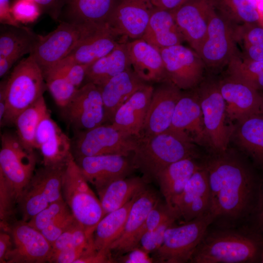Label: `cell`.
I'll use <instances>...</instances> for the list:
<instances>
[{
  "label": "cell",
  "mask_w": 263,
  "mask_h": 263,
  "mask_svg": "<svg viewBox=\"0 0 263 263\" xmlns=\"http://www.w3.org/2000/svg\"><path fill=\"white\" fill-rule=\"evenodd\" d=\"M214 0H188L173 12L185 41L198 54L207 31Z\"/></svg>",
  "instance_id": "21"
},
{
  "label": "cell",
  "mask_w": 263,
  "mask_h": 263,
  "mask_svg": "<svg viewBox=\"0 0 263 263\" xmlns=\"http://www.w3.org/2000/svg\"><path fill=\"white\" fill-rule=\"evenodd\" d=\"M16 203H18V198L13 187L0 172V230L9 232L14 223L12 221Z\"/></svg>",
  "instance_id": "42"
},
{
  "label": "cell",
  "mask_w": 263,
  "mask_h": 263,
  "mask_svg": "<svg viewBox=\"0 0 263 263\" xmlns=\"http://www.w3.org/2000/svg\"><path fill=\"white\" fill-rule=\"evenodd\" d=\"M178 217L175 212L165 203L159 200L150 211L138 236V245L141 237L145 233L151 231L165 221Z\"/></svg>",
  "instance_id": "44"
},
{
  "label": "cell",
  "mask_w": 263,
  "mask_h": 263,
  "mask_svg": "<svg viewBox=\"0 0 263 263\" xmlns=\"http://www.w3.org/2000/svg\"><path fill=\"white\" fill-rule=\"evenodd\" d=\"M90 65L59 62L45 74L56 73L66 77L77 88L84 82L87 71Z\"/></svg>",
  "instance_id": "47"
},
{
  "label": "cell",
  "mask_w": 263,
  "mask_h": 263,
  "mask_svg": "<svg viewBox=\"0 0 263 263\" xmlns=\"http://www.w3.org/2000/svg\"><path fill=\"white\" fill-rule=\"evenodd\" d=\"M147 182L140 177L113 181L97 191L105 215L117 209L145 189Z\"/></svg>",
  "instance_id": "35"
},
{
  "label": "cell",
  "mask_w": 263,
  "mask_h": 263,
  "mask_svg": "<svg viewBox=\"0 0 263 263\" xmlns=\"http://www.w3.org/2000/svg\"><path fill=\"white\" fill-rule=\"evenodd\" d=\"M88 182L71 153L64 168L62 197L76 221L89 233L94 234L105 214L99 199Z\"/></svg>",
  "instance_id": "5"
},
{
  "label": "cell",
  "mask_w": 263,
  "mask_h": 263,
  "mask_svg": "<svg viewBox=\"0 0 263 263\" xmlns=\"http://www.w3.org/2000/svg\"><path fill=\"white\" fill-rule=\"evenodd\" d=\"M195 159L188 158L175 162L162 170L156 177L165 203L171 209L174 200L201 165Z\"/></svg>",
  "instance_id": "33"
},
{
  "label": "cell",
  "mask_w": 263,
  "mask_h": 263,
  "mask_svg": "<svg viewBox=\"0 0 263 263\" xmlns=\"http://www.w3.org/2000/svg\"><path fill=\"white\" fill-rule=\"evenodd\" d=\"M13 247L12 237L9 232L0 230V263H6L7 259Z\"/></svg>",
  "instance_id": "51"
},
{
  "label": "cell",
  "mask_w": 263,
  "mask_h": 263,
  "mask_svg": "<svg viewBox=\"0 0 263 263\" xmlns=\"http://www.w3.org/2000/svg\"><path fill=\"white\" fill-rule=\"evenodd\" d=\"M103 25L61 21L48 34L38 35L30 55L40 66L44 75L66 57L86 38Z\"/></svg>",
  "instance_id": "6"
},
{
  "label": "cell",
  "mask_w": 263,
  "mask_h": 263,
  "mask_svg": "<svg viewBox=\"0 0 263 263\" xmlns=\"http://www.w3.org/2000/svg\"><path fill=\"white\" fill-rule=\"evenodd\" d=\"M44 77L46 87L56 103L61 109L64 108L74 97L78 88L57 73H48Z\"/></svg>",
  "instance_id": "41"
},
{
  "label": "cell",
  "mask_w": 263,
  "mask_h": 263,
  "mask_svg": "<svg viewBox=\"0 0 263 263\" xmlns=\"http://www.w3.org/2000/svg\"><path fill=\"white\" fill-rule=\"evenodd\" d=\"M63 113L74 131L92 129L105 123L103 102L98 87L85 83L64 108Z\"/></svg>",
  "instance_id": "14"
},
{
  "label": "cell",
  "mask_w": 263,
  "mask_h": 263,
  "mask_svg": "<svg viewBox=\"0 0 263 263\" xmlns=\"http://www.w3.org/2000/svg\"><path fill=\"white\" fill-rule=\"evenodd\" d=\"M218 81L229 121L236 122L261 111L260 92L226 72Z\"/></svg>",
  "instance_id": "16"
},
{
  "label": "cell",
  "mask_w": 263,
  "mask_h": 263,
  "mask_svg": "<svg viewBox=\"0 0 263 263\" xmlns=\"http://www.w3.org/2000/svg\"><path fill=\"white\" fill-rule=\"evenodd\" d=\"M146 84L148 83L140 79L132 68L97 86L103 102L105 123L111 124L120 106Z\"/></svg>",
  "instance_id": "28"
},
{
  "label": "cell",
  "mask_w": 263,
  "mask_h": 263,
  "mask_svg": "<svg viewBox=\"0 0 263 263\" xmlns=\"http://www.w3.org/2000/svg\"><path fill=\"white\" fill-rule=\"evenodd\" d=\"M43 96L33 105L23 111L16 118V135L27 149H36L35 137L38 125L48 112Z\"/></svg>",
  "instance_id": "38"
},
{
  "label": "cell",
  "mask_w": 263,
  "mask_h": 263,
  "mask_svg": "<svg viewBox=\"0 0 263 263\" xmlns=\"http://www.w3.org/2000/svg\"><path fill=\"white\" fill-rule=\"evenodd\" d=\"M126 45L132 68L140 79L148 84L167 81L158 49L142 38L128 41Z\"/></svg>",
  "instance_id": "27"
},
{
  "label": "cell",
  "mask_w": 263,
  "mask_h": 263,
  "mask_svg": "<svg viewBox=\"0 0 263 263\" xmlns=\"http://www.w3.org/2000/svg\"><path fill=\"white\" fill-rule=\"evenodd\" d=\"M214 221L209 212L180 225L175 223L166 230L163 242L154 253V261L166 263H184L191 256L205 234L208 226Z\"/></svg>",
  "instance_id": "8"
},
{
  "label": "cell",
  "mask_w": 263,
  "mask_h": 263,
  "mask_svg": "<svg viewBox=\"0 0 263 263\" xmlns=\"http://www.w3.org/2000/svg\"><path fill=\"white\" fill-rule=\"evenodd\" d=\"M128 41L109 25H104L86 38L59 62L90 65L111 52L119 43Z\"/></svg>",
  "instance_id": "26"
},
{
  "label": "cell",
  "mask_w": 263,
  "mask_h": 263,
  "mask_svg": "<svg viewBox=\"0 0 263 263\" xmlns=\"http://www.w3.org/2000/svg\"><path fill=\"white\" fill-rule=\"evenodd\" d=\"M261 94L262 96V106H261V111L263 112V92H261Z\"/></svg>",
  "instance_id": "58"
},
{
  "label": "cell",
  "mask_w": 263,
  "mask_h": 263,
  "mask_svg": "<svg viewBox=\"0 0 263 263\" xmlns=\"http://www.w3.org/2000/svg\"><path fill=\"white\" fill-rule=\"evenodd\" d=\"M239 54L233 56L225 72L250 85L256 77L263 71V61H252L243 59Z\"/></svg>",
  "instance_id": "43"
},
{
  "label": "cell",
  "mask_w": 263,
  "mask_h": 263,
  "mask_svg": "<svg viewBox=\"0 0 263 263\" xmlns=\"http://www.w3.org/2000/svg\"><path fill=\"white\" fill-rule=\"evenodd\" d=\"M241 57L252 61H263V45H251L242 48Z\"/></svg>",
  "instance_id": "53"
},
{
  "label": "cell",
  "mask_w": 263,
  "mask_h": 263,
  "mask_svg": "<svg viewBox=\"0 0 263 263\" xmlns=\"http://www.w3.org/2000/svg\"><path fill=\"white\" fill-rule=\"evenodd\" d=\"M38 35L24 27L9 26L0 36V57L30 53Z\"/></svg>",
  "instance_id": "39"
},
{
  "label": "cell",
  "mask_w": 263,
  "mask_h": 263,
  "mask_svg": "<svg viewBox=\"0 0 263 263\" xmlns=\"http://www.w3.org/2000/svg\"><path fill=\"white\" fill-rule=\"evenodd\" d=\"M127 156L106 154L75 158L84 176L96 190L111 182L127 177L134 169Z\"/></svg>",
  "instance_id": "22"
},
{
  "label": "cell",
  "mask_w": 263,
  "mask_h": 263,
  "mask_svg": "<svg viewBox=\"0 0 263 263\" xmlns=\"http://www.w3.org/2000/svg\"><path fill=\"white\" fill-rule=\"evenodd\" d=\"M69 247H76L86 251L96 249L94 243L93 234L89 233L75 221L52 244V254Z\"/></svg>",
  "instance_id": "40"
},
{
  "label": "cell",
  "mask_w": 263,
  "mask_h": 263,
  "mask_svg": "<svg viewBox=\"0 0 263 263\" xmlns=\"http://www.w3.org/2000/svg\"><path fill=\"white\" fill-rule=\"evenodd\" d=\"M262 234L230 229L206 231L194 251L192 263L260 262L263 250Z\"/></svg>",
  "instance_id": "2"
},
{
  "label": "cell",
  "mask_w": 263,
  "mask_h": 263,
  "mask_svg": "<svg viewBox=\"0 0 263 263\" xmlns=\"http://www.w3.org/2000/svg\"><path fill=\"white\" fill-rule=\"evenodd\" d=\"M33 0V1H34V0Z\"/></svg>",
  "instance_id": "60"
},
{
  "label": "cell",
  "mask_w": 263,
  "mask_h": 263,
  "mask_svg": "<svg viewBox=\"0 0 263 263\" xmlns=\"http://www.w3.org/2000/svg\"><path fill=\"white\" fill-rule=\"evenodd\" d=\"M167 80L181 90L194 89L206 75L203 60L193 49L182 44L159 49Z\"/></svg>",
  "instance_id": "13"
},
{
  "label": "cell",
  "mask_w": 263,
  "mask_h": 263,
  "mask_svg": "<svg viewBox=\"0 0 263 263\" xmlns=\"http://www.w3.org/2000/svg\"><path fill=\"white\" fill-rule=\"evenodd\" d=\"M46 88L43 72L35 59L29 55L20 60L0 85L7 106L2 126L14 124L20 113L43 96Z\"/></svg>",
  "instance_id": "4"
},
{
  "label": "cell",
  "mask_w": 263,
  "mask_h": 263,
  "mask_svg": "<svg viewBox=\"0 0 263 263\" xmlns=\"http://www.w3.org/2000/svg\"><path fill=\"white\" fill-rule=\"evenodd\" d=\"M154 89L148 107L141 137L153 136L170 127L177 104L182 91L166 81Z\"/></svg>",
  "instance_id": "18"
},
{
  "label": "cell",
  "mask_w": 263,
  "mask_h": 263,
  "mask_svg": "<svg viewBox=\"0 0 263 263\" xmlns=\"http://www.w3.org/2000/svg\"><path fill=\"white\" fill-rule=\"evenodd\" d=\"M117 261L124 263H150L154 261L149 254L139 247L118 256Z\"/></svg>",
  "instance_id": "50"
},
{
  "label": "cell",
  "mask_w": 263,
  "mask_h": 263,
  "mask_svg": "<svg viewBox=\"0 0 263 263\" xmlns=\"http://www.w3.org/2000/svg\"><path fill=\"white\" fill-rule=\"evenodd\" d=\"M159 200L156 194L146 188L137 194L132 203L123 230L110 247L119 256L138 246V236L151 208Z\"/></svg>",
  "instance_id": "24"
},
{
  "label": "cell",
  "mask_w": 263,
  "mask_h": 263,
  "mask_svg": "<svg viewBox=\"0 0 263 263\" xmlns=\"http://www.w3.org/2000/svg\"><path fill=\"white\" fill-rule=\"evenodd\" d=\"M231 138L259 166L263 167V112L236 122Z\"/></svg>",
  "instance_id": "30"
},
{
  "label": "cell",
  "mask_w": 263,
  "mask_h": 263,
  "mask_svg": "<svg viewBox=\"0 0 263 263\" xmlns=\"http://www.w3.org/2000/svg\"><path fill=\"white\" fill-rule=\"evenodd\" d=\"M136 195L121 207L106 214L98 223L93 234L96 250L111 252L110 247L121 235Z\"/></svg>",
  "instance_id": "36"
},
{
  "label": "cell",
  "mask_w": 263,
  "mask_h": 263,
  "mask_svg": "<svg viewBox=\"0 0 263 263\" xmlns=\"http://www.w3.org/2000/svg\"><path fill=\"white\" fill-rule=\"evenodd\" d=\"M188 0H150L153 5L157 8L174 11Z\"/></svg>",
  "instance_id": "55"
},
{
  "label": "cell",
  "mask_w": 263,
  "mask_h": 263,
  "mask_svg": "<svg viewBox=\"0 0 263 263\" xmlns=\"http://www.w3.org/2000/svg\"><path fill=\"white\" fill-rule=\"evenodd\" d=\"M132 154L133 168L141 172L146 182L155 179L159 172L175 162L197 156L193 142L169 130L138 138L137 147Z\"/></svg>",
  "instance_id": "3"
},
{
  "label": "cell",
  "mask_w": 263,
  "mask_h": 263,
  "mask_svg": "<svg viewBox=\"0 0 263 263\" xmlns=\"http://www.w3.org/2000/svg\"><path fill=\"white\" fill-rule=\"evenodd\" d=\"M0 22L6 25L21 26L12 15L9 0H0Z\"/></svg>",
  "instance_id": "52"
},
{
  "label": "cell",
  "mask_w": 263,
  "mask_h": 263,
  "mask_svg": "<svg viewBox=\"0 0 263 263\" xmlns=\"http://www.w3.org/2000/svg\"><path fill=\"white\" fill-rule=\"evenodd\" d=\"M35 142L45 166H64L72 153V140L51 118L49 111L38 125Z\"/></svg>",
  "instance_id": "23"
},
{
  "label": "cell",
  "mask_w": 263,
  "mask_h": 263,
  "mask_svg": "<svg viewBox=\"0 0 263 263\" xmlns=\"http://www.w3.org/2000/svg\"><path fill=\"white\" fill-rule=\"evenodd\" d=\"M42 12L49 15L53 19L58 20L68 0H34Z\"/></svg>",
  "instance_id": "49"
},
{
  "label": "cell",
  "mask_w": 263,
  "mask_h": 263,
  "mask_svg": "<svg viewBox=\"0 0 263 263\" xmlns=\"http://www.w3.org/2000/svg\"><path fill=\"white\" fill-rule=\"evenodd\" d=\"M202 164L208 173L209 212L214 221L237 222L254 210L259 192L257 181L241 156L228 149L212 153Z\"/></svg>",
  "instance_id": "1"
},
{
  "label": "cell",
  "mask_w": 263,
  "mask_h": 263,
  "mask_svg": "<svg viewBox=\"0 0 263 263\" xmlns=\"http://www.w3.org/2000/svg\"><path fill=\"white\" fill-rule=\"evenodd\" d=\"M117 1V0H68L60 17L61 16H63L64 21L78 24H108L109 20Z\"/></svg>",
  "instance_id": "29"
},
{
  "label": "cell",
  "mask_w": 263,
  "mask_h": 263,
  "mask_svg": "<svg viewBox=\"0 0 263 263\" xmlns=\"http://www.w3.org/2000/svg\"><path fill=\"white\" fill-rule=\"evenodd\" d=\"M255 221L257 231L263 235V185L259 190L254 209Z\"/></svg>",
  "instance_id": "54"
},
{
  "label": "cell",
  "mask_w": 263,
  "mask_h": 263,
  "mask_svg": "<svg viewBox=\"0 0 263 263\" xmlns=\"http://www.w3.org/2000/svg\"><path fill=\"white\" fill-rule=\"evenodd\" d=\"M196 90L210 151L212 153L225 151L228 149L233 126L227 125L225 103L219 89L218 79L209 74Z\"/></svg>",
  "instance_id": "7"
},
{
  "label": "cell",
  "mask_w": 263,
  "mask_h": 263,
  "mask_svg": "<svg viewBox=\"0 0 263 263\" xmlns=\"http://www.w3.org/2000/svg\"><path fill=\"white\" fill-rule=\"evenodd\" d=\"M237 44L242 48L263 45V25L256 23H245L234 27Z\"/></svg>",
  "instance_id": "46"
},
{
  "label": "cell",
  "mask_w": 263,
  "mask_h": 263,
  "mask_svg": "<svg viewBox=\"0 0 263 263\" xmlns=\"http://www.w3.org/2000/svg\"><path fill=\"white\" fill-rule=\"evenodd\" d=\"M233 26L215 9L210 15L207 34L198 55L207 72L218 73L226 67L231 58L240 53Z\"/></svg>",
  "instance_id": "11"
},
{
  "label": "cell",
  "mask_w": 263,
  "mask_h": 263,
  "mask_svg": "<svg viewBox=\"0 0 263 263\" xmlns=\"http://www.w3.org/2000/svg\"><path fill=\"white\" fill-rule=\"evenodd\" d=\"M154 8L150 0H117L108 24L128 40L141 38Z\"/></svg>",
  "instance_id": "19"
},
{
  "label": "cell",
  "mask_w": 263,
  "mask_h": 263,
  "mask_svg": "<svg viewBox=\"0 0 263 263\" xmlns=\"http://www.w3.org/2000/svg\"><path fill=\"white\" fill-rule=\"evenodd\" d=\"M0 172L13 187L18 200L32 176L37 164L34 150L27 149L16 134L1 135Z\"/></svg>",
  "instance_id": "12"
},
{
  "label": "cell",
  "mask_w": 263,
  "mask_h": 263,
  "mask_svg": "<svg viewBox=\"0 0 263 263\" xmlns=\"http://www.w3.org/2000/svg\"><path fill=\"white\" fill-rule=\"evenodd\" d=\"M9 232L13 247L6 263L50 262L52 245L39 231L21 220L14 222Z\"/></svg>",
  "instance_id": "15"
},
{
  "label": "cell",
  "mask_w": 263,
  "mask_h": 263,
  "mask_svg": "<svg viewBox=\"0 0 263 263\" xmlns=\"http://www.w3.org/2000/svg\"><path fill=\"white\" fill-rule=\"evenodd\" d=\"M210 207L208 173L201 164L174 200L172 208L178 219L181 218L184 222L209 213Z\"/></svg>",
  "instance_id": "20"
},
{
  "label": "cell",
  "mask_w": 263,
  "mask_h": 263,
  "mask_svg": "<svg viewBox=\"0 0 263 263\" xmlns=\"http://www.w3.org/2000/svg\"><path fill=\"white\" fill-rule=\"evenodd\" d=\"M177 219L176 218H171L155 229L145 233L139 241L138 247L149 254L155 252L161 246L167 229L174 224Z\"/></svg>",
  "instance_id": "45"
},
{
  "label": "cell",
  "mask_w": 263,
  "mask_h": 263,
  "mask_svg": "<svg viewBox=\"0 0 263 263\" xmlns=\"http://www.w3.org/2000/svg\"><path fill=\"white\" fill-rule=\"evenodd\" d=\"M65 166H43L35 171L18 202L22 221L27 222L52 203L63 199Z\"/></svg>",
  "instance_id": "10"
},
{
  "label": "cell",
  "mask_w": 263,
  "mask_h": 263,
  "mask_svg": "<svg viewBox=\"0 0 263 263\" xmlns=\"http://www.w3.org/2000/svg\"><path fill=\"white\" fill-rule=\"evenodd\" d=\"M76 220L63 198L50 204L27 223L39 231L52 244Z\"/></svg>",
  "instance_id": "32"
},
{
  "label": "cell",
  "mask_w": 263,
  "mask_h": 263,
  "mask_svg": "<svg viewBox=\"0 0 263 263\" xmlns=\"http://www.w3.org/2000/svg\"><path fill=\"white\" fill-rule=\"evenodd\" d=\"M260 262L263 263V250L261 254Z\"/></svg>",
  "instance_id": "59"
},
{
  "label": "cell",
  "mask_w": 263,
  "mask_h": 263,
  "mask_svg": "<svg viewBox=\"0 0 263 263\" xmlns=\"http://www.w3.org/2000/svg\"><path fill=\"white\" fill-rule=\"evenodd\" d=\"M11 12L19 23L33 22L42 13L38 5L32 0H16L11 6Z\"/></svg>",
  "instance_id": "48"
},
{
  "label": "cell",
  "mask_w": 263,
  "mask_h": 263,
  "mask_svg": "<svg viewBox=\"0 0 263 263\" xmlns=\"http://www.w3.org/2000/svg\"><path fill=\"white\" fill-rule=\"evenodd\" d=\"M22 56L20 54H16L6 57H0V77L6 75L13 65Z\"/></svg>",
  "instance_id": "56"
},
{
  "label": "cell",
  "mask_w": 263,
  "mask_h": 263,
  "mask_svg": "<svg viewBox=\"0 0 263 263\" xmlns=\"http://www.w3.org/2000/svg\"><path fill=\"white\" fill-rule=\"evenodd\" d=\"M250 86L259 92L263 90V71L256 77Z\"/></svg>",
  "instance_id": "57"
},
{
  "label": "cell",
  "mask_w": 263,
  "mask_h": 263,
  "mask_svg": "<svg viewBox=\"0 0 263 263\" xmlns=\"http://www.w3.org/2000/svg\"><path fill=\"white\" fill-rule=\"evenodd\" d=\"M74 131L71 151L75 158L106 154L127 156L133 153L138 144V138L126 135L111 124Z\"/></svg>",
  "instance_id": "9"
},
{
  "label": "cell",
  "mask_w": 263,
  "mask_h": 263,
  "mask_svg": "<svg viewBox=\"0 0 263 263\" xmlns=\"http://www.w3.org/2000/svg\"><path fill=\"white\" fill-rule=\"evenodd\" d=\"M127 42L119 43L111 52L90 64L87 71L85 83L92 82L99 86L121 72L132 68Z\"/></svg>",
  "instance_id": "34"
},
{
  "label": "cell",
  "mask_w": 263,
  "mask_h": 263,
  "mask_svg": "<svg viewBox=\"0 0 263 263\" xmlns=\"http://www.w3.org/2000/svg\"><path fill=\"white\" fill-rule=\"evenodd\" d=\"M154 88L146 84L136 91L117 110L111 125L126 135L140 138Z\"/></svg>",
  "instance_id": "25"
},
{
  "label": "cell",
  "mask_w": 263,
  "mask_h": 263,
  "mask_svg": "<svg viewBox=\"0 0 263 263\" xmlns=\"http://www.w3.org/2000/svg\"><path fill=\"white\" fill-rule=\"evenodd\" d=\"M141 38L158 50L181 44L185 41L173 12L155 7Z\"/></svg>",
  "instance_id": "31"
},
{
  "label": "cell",
  "mask_w": 263,
  "mask_h": 263,
  "mask_svg": "<svg viewBox=\"0 0 263 263\" xmlns=\"http://www.w3.org/2000/svg\"><path fill=\"white\" fill-rule=\"evenodd\" d=\"M168 130L210 151L196 88L189 90L187 93L182 92Z\"/></svg>",
  "instance_id": "17"
},
{
  "label": "cell",
  "mask_w": 263,
  "mask_h": 263,
  "mask_svg": "<svg viewBox=\"0 0 263 263\" xmlns=\"http://www.w3.org/2000/svg\"><path fill=\"white\" fill-rule=\"evenodd\" d=\"M216 11L235 27L245 23L263 25V11L254 0H214Z\"/></svg>",
  "instance_id": "37"
}]
</instances>
